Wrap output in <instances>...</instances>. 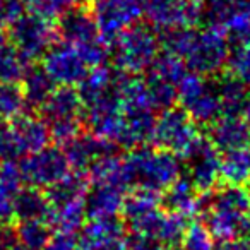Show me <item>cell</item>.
<instances>
[{"mask_svg":"<svg viewBox=\"0 0 250 250\" xmlns=\"http://www.w3.org/2000/svg\"><path fill=\"white\" fill-rule=\"evenodd\" d=\"M2 4H4V0H0V9H2Z\"/></svg>","mask_w":250,"mask_h":250,"instance_id":"obj_51","label":"cell"},{"mask_svg":"<svg viewBox=\"0 0 250 250\" xmlns=\"http://www.w3.org/2000/svg\"><path fill=\"white\" fill-rule=\"evenodd\" d=\"M21 89L29 108H42L57 89L55 81L48 76L43 65H29L21 79Z\"/></svg>","mask_w":250,"mask_h":250,"instance_id":"obj_24","label":"cell"},{"mask_svg":"<svg viewBox=\"0 0 250 250\" xmlns=\"http://www.w3.org/2000/svg\"><path fill=\"white\" fill-rule=\"evenodd\" d=\"M242 117H243V120H245V124L249 125V129H250V98H249V101H247V106H245V110H243Z\"/></svg>","mask_w":250,"mask_h":250,"instance_id":"obj_48","label":"cell"},{"mask_svg":"<svg viewBox=\"0 0 250 250\" xmlns=\"http://www.w3.org/2000/svg\"><path fill=\"white\" fill-rule=\"evenodd\" d=\"M43 59V69L60 86H76L87 74V65L79 50L69 43H53Z\"/></svg>","mask_w":250,"mask_h":250,"instance_id":"obj_13","label":"cell"},{"mask_svg":"<svg viewBox=\"0 0 250 250\" xmlns=\"http://www.w3.org/2000/svg\"><path fill=\"white\" fill-rule=\"evenodd\" d=\"M187 226V218L170 211H163V216H161L156 229V240H160L163 245H178L184 238Z\"/></svg>","mask_w":250,"mask_h":250,"instance_id":"obj_38","label":"cell"},{"mask_svg":"<svg viewBox=\"0 0 250 250\" xmlns=\"http://www.w3.org/2000/svg\"><path fill=\"white\" fill-rule=\"evenodd\" d=\"M42 250H79L77 249V238L74 233L59 231L57 235H52L45 247Z\"/></svg>","mask_w":250,"mask_h":250,"instance_id":"obj_45","label":"cell"},{"mask_svg":"<svg viewBox=\"0 0 250 250\" xmlns=\"http://www.w3.org/2000/svg\"><path fill=\"white\" fill-rule=\"evenodd\" d=\"M77 86H79L77 94L84 106H87L113 87V70L104 65L93 67L91 70H87V74Z\"/></svg>","mask_w":250,"mask_h":250,"instance_id":"obj_29","label":"cell"},{"mask_svg":"<svg viewBox=\"0 0 250 250\" xmlns=\"http://www.w3.org/2000/svg\"><path fill=\"white\" fill-rule=\"evenodd\" d=\"M125 173L130 187L147 188L153 192H163L182 177V158L168 149H151L139 146L130 149L124 158Z\"/></svg>","mask_w":250,"mask_h":250,"instance_id":"obj_2","label":"cell"},{"mask_svg":"<svg viewBox=\"0 0 250 250\" xmlns=\"http://www.w3.org/2000/svg\"><path fill=\"white\" fill-rule=\"evenodd\" d=\"M154 125L156 117L153 108H127L124 110V127L117 146L124 149L146 146L149 141H153Z\"/></svg>","mask_w":250,"mask_h":250,"instance_id":"obj_17","label":"cell"},{"mask_svg":"<svg viewBox=\"0 0 250 250\" xmlns=\"http://www.w3.org/2000/svg\"><path fill=\"white\" fill-rule=\"evenodd\" d=\"M178 101L188 117L201 125H211L223 115L216 83L199 74H188L178 84Z\"/></svg>","mask_w":250,"mask_h":250,"instance_id":"obj_4","label":"cell"},{"mask_svg":"<svg viewBox=\"0 0 250 250\" xmlns=\"http://www.w3.org/2000/svg\"><path fill=\"white\" fill-rule=\"evenodd\" d=\"M26 100L22 89L18 83H0V118L14 120L16 117L24 113Z\"/></svg>","mask_w":250,"mask_h":250,"instance_id":"obj_36","label":"cell"},{"mask_svg":"<svg viewBox=\"0 0 250 250\" xmlns=\"http://www.w3.org/2000/svg\"><path fill=\"white\" fill-rule=\"evenodd\" d=\"M89 180L83 171H69L62 180L53 184L52 187L46 188V197L50 201V206L55 208L67 202L84 201L86 194L89 190Z\"/></svg>","mask_w":250,"mask_h":250,"instance_id":"obj_26","label":"cell"},{"mask_svg":"<svg viewBox=\"0 0 250 250\" xmlns=\"http://www.w3.org/2000/svg\"><path fill=\"white\" fill-rule=\"evenodd\" d=\"M139 2H141V4H143V2H146V0H139Z\"/></svg>","mask_w":250,"mask_h":250,"instance_id":"obj_52","label":"cell"},{"mask_svg":"<svg viewBox=\"0 0 250 250\" xmlns=\"http://www.w3.org/2000/svg\"><path fill=\"white\" fill-rule=\"evenodd\" d=\"M226 67L229 69V74L238 77L250 87V43L229 46Z\"/></svg>","mask_w":250,"mask_h":250,"instance_id":"obj_41","label":"cell"},{"mask_svg":"<svg viewBox=\"0 0 250 250\" xmlns=\"http://www.w3.org/2000/svg\"><path fill=\"white\" fill-rule=\"evenodd\" d=\"M14 238L21 250H42L52 238V225L46 219H24L16 226Z\"/></svg>","mask_w":250,"mask_h":250,"instance_id":"obj_30","label":"cell"},{"mask_svg":"<svg viewBox=\"0 0 250 250\" xmlns=\"http://www.w3.org/2000/svg\"><path fill=\"white\" fill-rule=\"evenodd\" d=\"M195 31L192 26H184V28H173L161 31L160 36V46H163L165 52L173 53V55L180 57L184 60V57L187 55L188 48H190L192 42H194Z\"/></svg>","mask_w":250,"mask_h":250,"instance_id":"obj_37","label":"cell"},{"mask_svg":"<svg viewBox=\"0 0 250 250\" xmlns=\"http://www.w3.org/2000/svg\"><path fill=\"white\" fill-rule=\"evenodd\" d=\"M221 180L231 185H247L250 182V144L223 153Z\"/></svg>","mask_w":250,"mask_h":250,"instance_id":"obj_28","label":"cell"},{"mask_svg":"<svg viewBox=\"0 0 250 250\" xmlns=\"http://www.w3.org/2000/svg\"><path fill=\"white\" fill-rule=\"evenodd\" d=\"M79 50V55L83 57V60L86 62L87 67H100L104 65L108 59L111 55V48L108 43H104L101 38H96L89 43H84L81 46H76Z\"/></svg>","mask_w":250,"mask_h":250,"instance_id":"obj_43","label":"cell"},{"mask_svg":"<svg viewBox=\"0 0 250 250\" xmlns=\"http://www.w3.org/2000/svg\"><path fill=\"white\" fill-rule=\"evenodd\" d=\"M141 5L147 22L160 31L194 26L202 19V4L194 0H146Z\"/></svg>","mask_w":250,"mask_h":250,"instance_id":"obj_11","label":"cell"},{"mask_svg":"<svg viewBox=\"0 0 250 250\" xmlns=\"http://www.w3.org/2000/svg\"><path fill=\"white\" fill-rule=\"evenodd\" d=\"M202 18L233 45L250 43V0H206Z\"/></svg>","mask_w":250,"mask_h":250,"instance_id":"obj_7","label":"cell"},{"mask_svg":"<svg viewBox=\"0 0 250 250\" xmlns=\"http://www.w3.org/2000/svg\"><path fill=\"white\" fill-rule=\"evenodd\" d=\"M214 250H250V236H235V238L219 240Z\"/></svg>","mask_w":250,"mask_h":250,"instance_id":"obj_46","label":"cell"},{"mask_svg":"<svg viewBox=\"0 0 250 250\" xmlns=\"http://www.w3.org/2000/svg\"><path fill=\"white\" fill-rule=\"evenodd\" d=\"M22 182L31 187L48 188L62 180L70 171V165L63 149L59 146H45L40 151L26 154L19 163Z\"/></svg>","mask_w":250,"mask_h":250,"instance_id":"obj_9","label":"cell"},{"mask_svg":"<svg viewBox=\"0 0 250 250\" xmlns=\"http://www.w3.org/2000/svg\"><path fill=\"white\" fill-rule=\"evenodd\" d=\"M149 74L178 86L180 81L187 76V65H185V62L180 57L173 55V53L163 52V53H158L154 62L149 65Z\"/></svg>","mask_w":250,"mask_h":250,"instance_id":"obj_34","label":"cell"},{"mask_svg":"<svg viewBox=\"0 0 250 250\" xmlns=\"http://www.w3.org/2000/svg\"><path fill=\"white\" fill-rule=\"evenodd\" d=\"M89 11L96 19L100 38L111 46L120 33L139 21L143 5L139 0H91Z\"/></svg>","mask_w":250,"mask_h":250,"instance_id":"obj_10","label":"cell"},{"mask_svg":"<svg viewBox=\"0 0 250 250\" xmlns=\"http://www.w3.org/2000/svg\"><path fill=\"white\" fill-rule=\"evenodd\" d=\"M208 139L219 153L245 147L250 144V129L243 117L236 115H221L209 125Z\"/></svg>","mask_w":250,"mask_h":250,"instance_id":"obj_19","label":"cell"},{"mask_svg":"<svg viewBox=\"0 0 250 250\" xmlns=\"http://www.w3.org/2000/svg\"><path fill=\"white\" fill-rule=\"evenodd\" d=\"M48 130H50V139H53L57 144H67L77 137L83 132V118H70V120H59V122H50Z\"/></svg>","mask_w":250,"mask_h":250,"instance_id":"obj_42","label":"cell"},{"mask_svg":"<svg viewBox=\"0 0 250 250\" xmlns=\"http://www.w3.org/2000/svg\"><path fill=\"white\" fill-rule=\"evenodd\" d=\"M202 214L214 238L250 236V190L245 185L225 184L206 192Z\"/></svg>","mask_w":250,"mask_h":250,"instance_id":"obj_1","label":"cell"},{"mask_svg":"<svg viewBox=\"0 0 250 250\" xmlns=\"http://www.w3.org/2000/svg\"><path fill=\"white\" fill-rule=\"evenodd\" d=\"M125 192L111 184H93L86 194V214L89 219L117 218L122 212Z\"/></svg>","mask_w":250,"mask_h":250,"instance_id":"obj_21","label":"cell"},{"mask_svg":"<svg viewBox=\"0 0 250 250\" xmlns=\"http://www.w3.org/2000/svg\"><path fill=\"white\" fill-rule=\"evenodd\" d=\"M229 55V42L223 31L216 28H206L195 31L194 42L188 48L184 62L187 69L199 76H218L226 67Z\"/></svg>","mask_w":250,"mask_h":250,"instance_id":"obj_5","label":"cell"},{"mask_svg":"<svg viewBox=\"0 0 250 250\" xmlns=\"http://www.w3.org/2000/svg\"><path fill=\"white\" fill-rule=\"evenodd\" d=\"M55 29L57 36L63 43H69L72 46H81L100 38V29H98L93 12L83 5L63 11L59 16Z\"/></svg>","mask_w":250,"mask_h":250,"instance_id":"obj_15","label":"cell"},{"mask_svg":"<svg viewBox=\"0 0 250 250\" xmlns=\"http://www.w3.org/2000/svg\"><path fill=\"white\" fill-rule=\"evenodd\" d=\"M194 2H199V4H202V2H206V0H194Z\"/></svg>","mask_w":250,"mask_h":250,"instance_id":"obj_50","label":"cell"},{"mask_svg":"<svg viewBox=\"0 0 250 250\" xmlns=\"http://www.w3.org/2000/svg\"><path fill=\"white\" fill-rule=\"evenodd\" d=\"M52 206L42 188L31 187L21 188L16 197V219L24 221V219H46L48 221Z\"/></svg>","mask_w":250,"mask_h":250,"instance_id":"obj_27","label":"cell"},{"mask_svg":"<svg viewBox=\"0 0 250 250\" xmlns=\"http://www.w3.org/2000/svg\"><path fill=\"white\" fill-rule=\"evenodd\" d=\"M9 238H11V231H7L4 226L0 225V250H5V245H7Z\"/></svg>","mask_w":250,"mask_h":250,"instance_id":"obj_47","label":"cell"},{"mask_svg":"<svg viewBox=\"0 0 250 250\" xmlns=\"http://www.w3.org/2000/svg\"><path fill=\"white\" fill-rule=\"evenodd\" d=\"M86 199L84 201L67 202L52 208L48 216V223L55 226L59 231L74 233L83 228L86 219Z\"/></svg>","mask_w":250,"mask_h":250,"instance_id":"obj_31","label":"cell"},{"mask_svg":"<svg viewBox=\"0 0 250 250\" xmlns=\"http://www.w3.org/2000/svg\"><path fill=\"white\" fill-rule=\"evenodd\" d=\"M63 153L69 160L70 168L77 171H86L96 160L108 154H115L118 151V146L115 143L103 137H98L94 134H83L63 144Z\"/></svg>","mask_w":250,"mask_h":250,"instance_id":"obj_16","label":"cell"},{"mask_svg":"<svg viewBox=\"0 0 250 250\" xmlns=\"http://www.w3.org/2000/svg\"><path fill=\"white\" fill-rule=\"evenodd\" d=\"M124 250H163V243L146 233L130 231V235H125Z\"/></svg>","mask_w":250,"mask_h":250,"instance_id":"obj_44","label":"cell"},{"mask_svg":"<svg viewBox=\"0 0 250 250\" xmlns=\"http://www.w3.org/2000/svg\"><path fill=\"white\" fill-rule=\"evenodd\" d=\"M161 204V194L160 192L147 190V188H136L129 195H125L124 206H122V214L125 221L130 223L147 212L158 209Z\"/></svg>","mask_w":250,"mask_h":250,"instance_id":"obj_32","label":"cell"},{"mask_svg":"<svg viewBox=\"0 0 250 250\" xmlns=\"http://www.w3.org/2000/svg\"><path fill=\"white\" fill-rule=\"evenodd\" d=\"M110 48L115 69L141 74L149 69L160 53V38L149 26L132 24L118 35Z\"/></svg>","mask_w":250,"mask_h":250,"instance_id":"obj_3","label":"cell"},{"mask_svg":"<svg viewBox=\"0 0 250 250\" xmlns=\"http://www.w3.org/2000/svg\"><path fill=\"white\" fill-rule=\"evenodd\" d=\"M184 160L188 180L199 192H211L221 180V153L208 137H199Z\"/></svg>","mask_w":250,"mask_h":250,"instance_id":"obj_12","label":"cell"},{"mask_svg":"<svg viewBox=\"0 0 250 250\" xmlns=\"http://www.w3.org/2000/svg\"><path fill=\"white\" fill-rule=\"evenodd\" d=\"M86 2L87 0H24V5L33 14L46 19H55L67 9L79 7Z\"/></svg>","mask_w":250,"mask_h":250,"instance_id":"obj_39","label":"cell"},{"mask_svg":"<svg viewBox=\"0 0 250 250\" xmlns=\"http://www.w3.org/2000/svg\"><path fill=\"white\" fill-rule=\"evenodd\" d=\"M9 129H11L12 137H14L19 158L40 151L42 147L48 146L50 143L48 125L43 118L22 113L16 117L14 120H11Z\"/></svg>","mask_w":250,"mask_h":250,"instance_id":"obj_18","label":"cell"},{"mask_svg":"<svg viewBox=\"0 0 250 250\" xmlns=\"http://www.w3.org/2000/svg\"><path fill=\"white\" fill-rule=\"evenodd\" d=\"M125 228L117 218L91 219L81 228L79 250H124Z\"/></svg>","mask_w":250,"mask_h":250,"instance_id":"obj_14","label":"cell"},{"mask_svg":"<svg viewBox=\"0 0 250 250\" xmlns=\"http://www.w3.org/2000/svg\"><path fill=\"white\" fill-rule=\"evenodd\" d=\"M7 40H9L7 31L4 29V26H0V46L5 45V43H7Z\"/></svg>","mask_w":250,"mask_h":250,"instance_id":"obj_49","label":"cell"},{"mask_svg":"<svg viewBox=\"0 0 250 250\" xmlns=\"http://www.w3.org/2000/svg\"><path fill=\"white\" fill-rule=\"evenodd\" d=\"M144 81H146L147 98H149L153 110L163 111L167 108L175 106V103L178 100V86L160 79V77L151 76V74H147V77Z\"/></svg>","mask_w":250,"mask_h":250,"instance_id":"obj_35","label":"cell"},{"mask_svg":"<svg viewBox=\"0 0 250 250\" xmlns=\"http://www.w3.org/2000/svg\"><path fill=\"white\" fill-rule=\"evenodd\" d=\"M163 192L161 202L170 212L180 214L184 218H192L195 214H201L204 209V192H199L188 178H177Z\"/></svg>","mask_w":250,"mask_h":250,"instance_id":"obj_20","label":"cell"},{"mask_svg":"<svg viewBox=\"0 0 250 250\" xmlns=\"http://www.w3.org/2000/svg\"><path fill=\"white\" fill-rule=\"evenodd\" d=\"M40 111L43 120L50 124V122L70 120V118H83L84 104L74 86H60L45 101Z\"/></svg>","mask_w":250,"mask_h":250,"instance_id":"obj_22","label":"cell"},{"mask_svg":"<svg viewBox=\"0 0 250 250\" xmlns=\"http://www.w3.org/2000/svg\"><path fill=\"white\" fill-rule=\"evenodd\" d=\"M197 124L182 106H171L161 111L154 125L153 141L184 160L199 139Z\"/></svg>","mask_w":250,"mask_h":250,"instance_id":"obj_6","label":"cell"},{"mask_svg":"<svg viewBox=\"0 0 250 250\" xmlns=\"http://www.w3.org/2000/svg\"><path fill=\"white\" fill-rule=\"evenodd\" d=\"M182 250H214V236L204 223H192L182 238Z\"/></svg>","mask_w":250,"mask_h":250,"instance_id":"obj_40","label":"cell"},{"mask_svg":"<svg viewBox=\"0 0 250 250\" xmlns=\"http://www.w3.org/2000/svg\"><path fill=\"white\" fill-rule=\"evenodd\" d=\"M216 89H218L219 101H221L223 115L242 117L250 98V87L233 74H226L216 81Z\"/></svg>","mask_w":250,"mask_h":250,"instance_id":"obj_25","label":"cell"},{"mask_svg":"<svg viewBox=\"0 0 250 250\" xmlns=\"http://www.w3.org/2000/svg\"><path fill=\"white\" fill-rule=\"evenodd\" d=\"M22 177L14 161L0 163V225H7L16 218V197L21 190Z\"/></svg>","mask_w":250,"mask_h":250,"instance_id":"obj_23","label":"cell"},{"mask_svg":"<svg viewBox=\"0 0 250 250\" xmlns=\"http://www.w3.org/2000/svg\"><path fill=\"white\" fill-rule=\"evenodd\" d=\"M168 250H177V249H168Z\"/></svg>","mask_w":250,"mask_h":250,"instance_id":"obj_53","label":"cell"},{"mask_svg":"<svg viewBox=\"0 0 250 250\" xmlns=\"http://www.w3.org/2000/svg\"><path fill=\"white\" fill-rule=\"evenodd\" d=\"M29 65L31 62L14 45L0 46V83H19Z\"/></svg>","mask_w":250,"mask_h":250,"instance_id":"obj_33","label":"cell"},{"mask_svg":"<svg viewBox=\"0 0 250 250\" xmlns=\"http://www.w3.org/2000/svg\"><path fill=\"white\" fill-rule=\"evenodd\" d=\"M9 40L12 45L24 55L29 62L36 59H42L46 50L57 43V29L52 24V19L42 18L38 14H22L18 21L9 24L7 31Z\"/></svg>","mask_w":250,"mask_h":250,"instance_id":"obj_8","label":"cell"}]
</instances>
